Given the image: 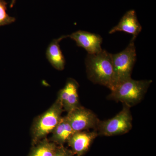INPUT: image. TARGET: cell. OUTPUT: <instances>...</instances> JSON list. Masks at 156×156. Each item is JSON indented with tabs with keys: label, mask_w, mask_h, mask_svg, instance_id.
Listing matches in <instances>:
<instances>
[{
	"label": "cell",
	"mask_w": 156,
	"mask_h": 156,
	"mask_svg": "<svg viewBox=\"0 0 156 156\" xmlns=\"http://www.w3.org/2000/svg\"><path fill=\"white\" fill-rule=\"evenodd\" d=\"M87 77L93 83L112 90L114 87V73L112 54L102 50L96 54H88L85 59Z\"/></svg>",
	"instance_id": "cell-1"
},
{
	"label": "cell",
	"mask_w": 156,
	"mask_h": 156,
	"mask_svg": "<svg viewBox=\"0 0 156 156\" xmlns=\"http://www.w3.org/2000/svg\"><path fill=\"white\" fill-rule=\"evenodd\" d=\"M152 83L151 80H136L129 78L116 84L107 98L131 108L142 100Z\"/></svg>",
	"instance_id": "cell-2"
},
{
	"label": "cell",
	"mask_w": 156,
	"mask_h": 156,
	"mask_svg": "<svg viewBox=\"0 0 156 156\" xmlns=\"http://www.w3.org/2000/svg\"><path fill=\"white\" fill-rule=\"evenodd\" d=\"M64 111L60 101H56L48 110L37 117L32 126L31 133L33 143L36 144L48 134L52 133L53 129L61 120Z\"/></svg>",
	"instance_id": "cell-3"
},
{
	"label": "cell",
	"mask_w": 156,
	"mask_h": 156,
	"mask_svg": "<svg viewBox=\"0 0 156 156\" xmlns=\"http://www.w3.org/2000/svg\"><path fill=\"white\" fill-rule=\"evenodd\" d=\"M135 40V38L132 37L127 48L123 51L116 54H112L114 87L116 84L131 78L136 58Z\"/></svg>",
	"instance_id": "cell-4"
},
{
	"label": "cell",
	"mask_w": 156,
	"mask_h": 156,
	"mask_svg": "<svg viewBox=\"0 0 156 156\" xmlns=\"http://www.w3.org/2000/svg\"><path fill=\"white\" fill-rule=\"evenodd\" d=\"M122 110L112 119L100 121L96 131L98 135L113 136L128 133L132 128V116L129 106L123 104Z\"/></svg>",
	"instance_id": "cell-5"
},
{
	"label": "cell",
	"mask_w": 156,
	"mask_h": 156,
	"mask_svg": "<svg viewBox=\"0 0 156 156\" xmlns=\"http://www.w3.org/2000/svg\"><path fill=\"white\" fill-rule=\"evenodd\" d=\"M74 132L96 130L100 120L92 111L80 106L65 116Z\"/></svg>",
	"instance_id": "cell-6"
},
{
	"label": "cell",
	"mask_w": 156,
	"mask_h": 156,
	"mask_svg": "<svg viewBox=\"0 0 156 156\" xmlns=\"http://www.w3.org/2000/svg\"><path fill=\"white\" fill-rule=\"evenodd\" d=\"M68 37L74 41L78 47L84 48L88 54H96L103 50L102 38L98 34L78 30L69 35Z\"/></svg>",
	"instance_id": "cell-7"
},
{
	"label": "cell",
	"mask_w": 156,
	"mask_h": 156,
	"mask_svg": "<svg viewBox=\"0 0 156 156\" xmlns=\"http://www.w3.org/2000/svg\"><path fill=\"white\" fill-rule=\"evenodd\" d=\"M79 87L75 80L69 78L63 88L58 92L57 98L61 102L64 111L67 113L80 106L78 92Z\"/></svg>",
	"instance_id": "cell-8"
},
{
	"label": "cell",
	"mask_w": 156,
	"mask_h": 156,
	"mask_svg": "<svg viewBox=\"0 0 156 156\" xmlns=\"http://www.w3.org/2000/svg\"><path fill=\"white\" fill-rule=\"evenodd\" d=\"M98 136L96 130L75 132L71 135L67 142L72 149L73 154L82 156L89 150L94 140Z\"/></svg>",
	"instance_id": "cell-9"
},
{
	"label": "cell",
	"mask_w": 156,
	"mask_h": 156,
	"mask_svg": "<svg viewBox=\"0 0 156 156\" xmlns=\"http://www.w3.org/2000/svg\"><path fill=\"white\" fill-rule=\"evenodd\" d=\"M142 30V26L138 21L136 12L134 10H129L124 14L117 25L112 28L109 34L118 31H122L132 35L136 39Z\"/></svg>",
	"instance_id": "cell-10"
},
{
	"label": "cell",
	"mask_w": 156,
	"mask_h": 156,
	"mask_svg": "<svg viewBox=\"0 0 156 156\" xmlns=\"http://www.w3.org/2000/svg\"><path fill=\"white\" fill-rule=\"evenodd\" d=\"M68 37V35H62L58 39L53 40L48 45L46 55L47 59L55 69L62 71L64 69L66 60L60 49L59 43L63 39Z\"/></svg>",
	"instance_id": "cell-11"
},
{
	"label": "cell",
	"mask_w": 156,
	"mask_h": 156,
	"mask_svg": "<svg viewBox=\"0 0 156 156\" xmlns=\"http://www.w3.org/2000/svg\"><path fill=\"white\" fill-rule=\"evenodd\" d=\"M74 133L66 117H62L60 122L52 131L51 141L62 145Z\"/></svg>",
	"instance_id": "cell-12"
},
{
	"label": "cell",
	"mask_w": 156,
	"mask_h": 156,
	"mask_svg": "<svg viewBox=\"0 0 156 156\" xmlns=\"http://www.w3.org/2000/svg\"><path fill=\"white\" fill-rule=\"evenodd\" d=\"M37 144L28 156H53L57 147L56 143L47 139Z\"/></svg>",
	"instance_id": "cell-13"
},
{
	"label": "cell",
	"mask_w": 156,
	"mask_h": 156,
	"mask_svg": "<svg viewBox=\"0 0 156 156\" xmlns=\"http://www.w3.org/2000/svg\"><path fill=\"white\" fill-rule=\"evenodd\" d=\"M8 3L5 0H0V27L9 25L15 22L16 18L9 16L7 13Z\"/></svg>",
	"instance_id": "cell-14"
},
{
	"label": "cell",
	"mask_w": 156,
	"mask_h": 156,
	"mask_svg": "<svg viewBox=\"0 0 156 156\" xmlns=\"http://www.w3.org/2000/svg\"><path fill=\"white\" fill-rule=\"evenodd\" d=\"M72 152L69 151L62 145L57 146L53 156H73Z\"/></svg>",
	"instance_id": "cell-15"
},
{
	"label": "cell",
	"mask_w": 156,
	"mask_h": 156,
	"mask_svg": "<svg viewBox=\"0 0 156 156\" xmlns=\"http://www.w3.org/2000/svg\"><path fill=\"white\" fill-rule=\"evenodd\" d=\"M16 0H11V4H10V8H12L14 7V5L16 3Z\"/></svg>",
	"instance_id": "cell-16"
}]
</instances>
